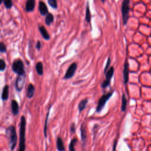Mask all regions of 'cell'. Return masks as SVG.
I'll list each match as a JSON object with an SVG mask.
<instances>
[{
	"instance_id": "1f68e13d",
	"label": "cell",
	"mask_w": 151,
	"mask_h": 151,
	"mask_svg": "<svg viewBox=\"0 0 151 151\" xmlns=\"http://www.w3.org/2000/svg\"><path fill=\"white\" fill-rule=\"evenodd\" d=\"M117 140L115 139L114 142H113V148H112V151H116V147H117Z\"/></svg>"
},
{
	"instance_id": "7a4b0ae2",
	"label": "cell",
	"mask_w": 151,
	"mask_h": 151,
	"mask_svg": "<svg viewBox=\"0 0 151 151\" xmlns=\"http://www.w3.org/2000/svg\"><path fill=\"white\" fill-rule=\"evenodd\" d=\"M6 134L9 140V147L12 150L16 146L17 142V136L15 127L14 126H10L6 129Z\"/></svg>"
},
{
	"instance_id": "5bb4252c",
	"label": "cell",
	"mask_w": 151,
	"mask_h": 151,
	"mask_svg": "<svg viewBox=\"0 0 151 151\" xmlns=\"http://www.w3.org/2000/svg\"><path fill=\"white\" fill-rule=\"evenodd\" d=\"M56 148L57 151H65V146L64 145V142L61 137L58 136L57 137L56 140Z\"/></svg>"
},
{
	"instance_id": "ffe728a7",
	"label": "cell",
	"mask_w": 151,
	"mask_h": 151,
	"mask_svg": "<svg viewBox=\"0 0 151 151\" xmlns=\"http://www.w3.org/2000/svg\"><path fill=\"white\" fill-rule=\"evenodd\" d=\"M54 21V15L51 14L48 12L46 15H45V23L47 25L50 26L52 23H53Z\"/></svg>"
},
{
	"instance_id": "7c38bea8",
	"label": "cell",
	"mask_w": 151,
	"mask_h": 151,
	"mask_svg": "<svg viewBox=\"0 0 151 151\" xmlns=\"http://www.w3.org/2000/svg\"><path fill=\"white\" fill-rule=\"evenodd\" d=\"M35 7V0H27L25 2V9L27 12H32Z\"/></svg>"
},
{
	"instance_id": "d6986e66",
	"label": "cell",
	"mask_w": 151,
	"mask_h": 151,
	"mask_svg": "<svg viewBox=\"0 0 151 151\" xmlns=\"http://www.w3.org/2000/svg\"><path fill=\"white\" fill-rule=\"evenodd\" d=\"M11 109H12V112L14 116H16L18 114L19 105L18 102L15 100H13L11 102Z\"/></svg>"
},
{
	"instance_id": "7402d4cb",
	"label": "cell",
	"mask_w": 151,
	"mask_h": 151,
	"mask_svg": "<svg viewBox=\"0 0 151 151\" xmlns=\"http://www.w3.org/2000/svg\"><path fill=\"white\" fill-rule=\"evenodd\" d=\"M35 70L39 76H42L43 74V64L41 62H38L35 65Z\"/></svg>"
},
{
	"instance_id": "d6a6232c",
	"label": "cell",
	"mask_w": 151,
	"mask_h": 151,
	"mask_svg": "<svg viewBox=\"0 0 151 151\" xmlns=\"http://www.w3.org/2000/svg\"><path fill=\"white\" fill-rule=\"evenodd\" d=\"M105 1H106V0H101V2H102L103 4H104V2H105Z\"/></svg>"
},
{
	"instance_id": "f1b7e54d",
	"label": "cell",
	"mask_w": 151,
	"mask_h": 151,
	"mask_svg": "<svg viewBox=\"0 0 151 151\" xmlns=\"http://www.w3.org/2000/svg\"><path fill=\"white\" fill-rule=\"evenodd\" d=\"M6 68V64L4 60L0 58V71H4Z\"/></svg>"
},
{
	"instance_id": "484cf974",
	"label": "cell",
	"mask_w": 151,
	"mask_h": 151,
	"mask_svg": "<svg viewBox=\"0 0 151 151\" xmlns=\"http://www.w3.org/2000/svg\"><path fill=\"white\" fill-rule=\"evenodd\" d=\"M4 5L5 8L8 9H9L12 8L13 3H12V0H4L3 1Z\"/></svg>"
},
{
	"instance_id": "4316f807",
	"label": "cell",
	"mask_w": 151,
	"mask_h": 151,
	"mask_svg": "<svg viewBox=\"0 0 151 151\" xmlns=\"http://www.w3.org/2000/svg\"><path fill=\"white\" fill-rule=\"evenodd\" d=\"M110 63H111V58L110 57H108L107 58V62H106V65L104 67V74L107 71V70L110 67Z\"/></svg>"
},
{
	"instance_id": "5b68a950",
	"label": "cell",
	"mask_w": 151,
	"mask_h": 151,
	"mask_svg": "<svg viewBox=\"0 0 151 151\" xmlns=\"http://www.w3.org/2000/svg\"><path fill=\"white\" fill-rule=\"evenodd\" d=\"M12 69L18 75H25L23 61L20 59L15 60L12 64Z\"/></svg>"
},
{
	"instance_id": "277c9868",
	"label": "cell",
	"mask_w": 151,
	"mask_h": 151,
	"mask_svg": "<svg viewBox=\"0 0 151 151\" xmlns=\"http://www.w3.org/2000/svg\"><path fill=\"white\" fill-rule=\"evenodd\" d=\"M114 91H110L106 94H103L101 97L99 99L97 105L96 109V113H100L101 111V110L104 107L107 101L110 99V97L113 94Z\"/></svg>"
},
{
	"instance_id": "6da1fadb",
	"label": "cell",
	"mask_w": 151,
	"mask_h": 151,
	"mask_svg": "<svg viewBox=\"0 0 151 151\" xmlns=\"http://www.w3.org/2000/svg\"><path fill=\"white\" fill-rule=\"evenodd\" d=\"M25 128L26 119L24 116L21 117L19 125V142L18 151H25Z\"/></svg>"
},
{
	"instance_id": "e0dca14e",
	"label": "cell",
	"mask_w": 151,
	"mask_h": 151,
	"mask_svg": "<svg viewBox=\"0 0 151 151\" xmlns=\"http://www.w3.org/2000/svg\"><path fill=\"white\" fill-rule=\"evenodd\" d=\"M35 93V87L32 84H29L27 89V97L29 99H31Z\"/></svg>"
},
{
	"instance_id": "44dd1931",
	"label": "cell",
	"mask_w": 151,
	"mask_h": 151,
	"mask_svg": "<svg viewBox=\"0 0 151 151\" xmlns=\"http://www.w3.org/2000/svg\"><path fill=\"white\" fill-rule=\"evenodd\" d=\"M127 100L126 97V95L124 93H123L122 97V106H121V111H125L126 110L127 107Z\"/></svg>"
},
{
	"instance_id": "cb8c5ba5",
	"label": "cell",
	"mask_w": 151,
	"mask_h": 151,
	"mask_svg": "<svg viewBox=\"0 0 151 151\" xmlns=\"http://www.w3.org/2000/svg\"><path fill=\"white\" fill-rule=\"evenodd\" d=\"M78 141V139L76 137H74L73 138L70 142V144H69V146H68V150L69 151H76V149H75V146L77 143Z\"/></svg>"
},
{
	"instance_id": "9c48e42d",
	"label": "cell",
	"mask_w": 151,
	"mask_h": 151,
	"mask_svg": "<svg viewBox=\"0 0 151 151\" xmlns=\"http://www.w3.org/2000/svg\"><path fill=\"white\" fill-rule=\"evenodd\" d=\"M25 80V75H18L15 83V88L18 91H21L22 90L24 86Z\"/></svg>"
},
{
	"instance_id": "603a6c76",
	"label": "cell",
	"mask_w": 151,
	"mask_h": 151,
	"mask_svg": "<svg viewBox=\"0 0 151 151\" xmlns=\"http://www.w3.org/2000/svg\"><path fill=\"white\" fill-rule=\"evenodd\" d=\"M8 95H9V86L8 85H6L2 90V99L3 100H6L8 98Z\"/></svg>"
},
{
	"instance_id": "8fae6325",
	"label": "cell",
	"mask_w": 151,
	"mask_h": 151,
	"mask_svg": "<svg viewBox=\"0 0 151 151\" xmlns=\"http://www.w3.org/2000/svg\"><path fill=\"white\" fill-rule=\"evenodd\" d=\"M38 10L42 16H45L48 13V9L46 4L42 1H40L38 3Z\"/></svg>"
},
{
	"instance_id": "ba28073f",
	"label": "cell",
	"mask_w": 151,
	"mask_h": 151,
	"mask_svg": "<svg viewBox=\"0 0 151 151\" xmlns=\"http://www.w3.org/2000/svg\"><path fill=\"white\" fill-rule=\"evenodd\" d=\"M80 136H81V140L82 142V146L84 148L86 146L87 143V134L86 130V126L85 122H83L80 126Z\"/></svg>"
},
{
	"instance_id": "8992f818",
	"label": "cell",
	"mask_w": 151,
	"mask_h": 151,
	"mask_svg": "<svg viewBox=\"0 0 151 151\" xmlns=\"http://www.w3.org/2000/svg\"><path fill=\"white\" fill-rule=\"evenodd\" d=\"M114 67L111 66V67H110L107 70V71L104 73L106 78H105V80L101 84V87L103 89H105L110 86L111 80L114 75Z\"/></svg>"
},
{
	"instance_id": "ac0fdd59",
	"label": "cell",
	"mask_w": 151,
	"mask_h": 151,
	"mask_svg": "<svg viewBox=\"0 0 151 151\" xmlns=\"http://www.w3.org/2000/svg\"><path fill=\"white\" fill-rule=\"evenodd\" d=\"M88 99L87 98H85V99L81 100L79 102V103L78 104V109L79 113H81L84 110V109L86 108V107L88 103Z\"/></svg>"
},
{
	"instance_id": "2e32d148",
	"label": "cell",
	"mask_w": 151,
	"mask_h": 151,
	"mask_svg": "<svg viewBox=\"0 0 151 151\" xmlns=\"http://www.w3.org/2000/svg\"><path fill=\"white\" fill-rule=\"evenodd\" d=\"M85 19L87 23L91 22V11L90 9V5L88 1L87 2L86 4V14H85Z\"/></svg>"
},
{
	"instance_id": "9a60e30c",
	"label": "cell",
	"mask_w": 151,
	"mask_h": 151,
	"mask_svg": "<svg viewBox=\"0 0 151 151\" xmlns=\"http://www.w3.org/2000/svg\"><path fill=\"white\" fill-rule=\"evenodd\" d=\"M52 106H50L48 109L47 113L46 114V116H45V123H44V135L45 138L47 137V127H48V118H49V115H50V109L51 108Z\"/></svg>"
},
{
	"instance_id": "83f0119b",
	"label": "cell",
	"mask_w": 151,
	"mask_h": 151,
	"mask_svg": "<svg viewBox=\"0 0 151 151\" xmlns=\"http://www.w3.org/2000/svg\"><path fill=\"white\" fill-rule=\"evenodd\" d=\"M6 47L5 44L2 42H0V52L4 53V52H6Z\"/></svg>"
},
{
	"instance_id": "4fadbf2b",
	"label": "cell",
	"mask_w": 151,
	"mask_h": 151,
	"mask_svg": "<svg viewBox=\"0 0 151 151\" xmlns=\"http://www.w3.org/2000/svg\"><path fill=\"white\" fill-rule=\"evenodd\" d=\"M38 29H39V31H40L41 35H42V38L44 40H49L50 39V35L49 34V33L48 32L47 30L46 29V28L44 26H43V25L39 26Z\"/></svg>"
},
{
	"instance_id": "f546056e",
	"label": "cell",
	"mask_w": 151,
	"mask_h": 151,
	"mask_svg": "<svg viewBox=\"0 0 151 151\" xmlns=\"http://www.w3.org/2000/svg\"><path fill=\"white\" fill-rule=\"evenodd\" d=\"M70 132L71 133H74L76 132V124L72 123L70 125Z\"/></svg>"
},
{
	"instance_id": "4dcf8cb0",
	"label": "cell",
	"mask_w": 151,
	"mask_h": 151,
	"mask_svg": "<svg viewBox=\"0 0 151 151\" xmlns=\"http://www.w3.org/2000/svg\"><path fill=\"white\" fill-rule=\"evenodd\" d=\"M41 46H42V45H41V43L40 41H37V42L36 43V45H35L36 49L38 51H40L41 50Z\"/></svg>"
},
{
	"instance_id": "30bf717a",
	"label": "cell",
	"mask_w": 151,
	"mask_h": 151,
	"mask_svg": "<svg viewBox=\"0 0 151 151\" xmlns=\"http://www.w3.org/2000/svg\"><path fill=\"white\" fill-rule=\"evenodd\" d=\"M129 64L126 60L124 64L123 70V83L124 84H127L129 82Z\"/></svg>"
},
{
	"instance_id": "d4e9b609",
	"label": "cell",
	"mask_w": 151,
	"mask_h": 151,
	"mask_svg": "<svg viewBox=\"0 0 151 151\" xmlns=\"http://www.w3.org/2000/svg\"><path fill=\"white\" fill-rule=\"evenodd\" d=\"M48 5L54 9H57L58 8V4L57 0H47Z\"/></svg>"
},
{
	"instance_id": "52a82bcc",
	"label": "cell",
	"mask_w": 151,
	"mask_h": 151,
	"mask_svg": "<svg viewBox=\"0 0 151 151\" xmlns=\"http://www.w3.org/2000/svg\"><path fill=\"white\" fill-rule=\"evenodd\" d=\"M77 69V64L76 63H73L68 67L63 78L64 80H68L71 78L74 75Z\"/></svg>"
},
{
	"instance_id": "3957f363",
	"label": "cell",
	"mask_w": 151,
	"mask_h": 151,
	"mask_svg": "<svg viewBox=\"0 0 151 151\" xmlns=\"http://www.w3.org/2000/svg\"><path fill=\"white\" fill-rule=\"evenodd\" d=\"M130 0H123L121 6V12L122 15V20L124 25H126L129 19Z\"/></svg>"
},
{
	"instance_id": "836d02e7",
	"label": "cell",
	"mask_w": 151,
	"mask_h": 151,
	"mask_svg": "<svg viewBox=\"0 0 151 151\" xmlns=\"http://www.w3.org/2000/svg\"><path fill=\"white\" fill-rule=\"evenodd\" d=\"M3 1H4V0H0V5H1V4L2 3Z\"/></svg>"
}]
</instances>
